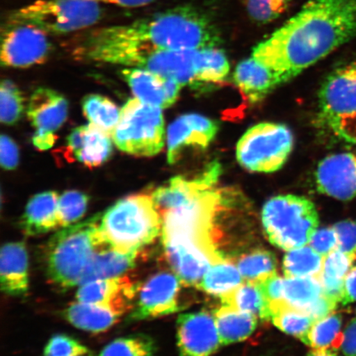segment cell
<instances>
[{
  "label": "cell",
  "instance_id": "cell-1",
  "mask_svg": "<svg viewBox=\"0 0 356 356\" xmlns=\"http://www.w3.org/2000/svg\"><path fill=\"white\" fill-rule=\"evenodd\" d=\"M220 33L194 7L178 6L122 25L89 31L75 43L80 60L128 66L136 57L155 51L217 48Z\"/></svg>",
  "mask_w": 356,
  "mask_h": 356
},
{
  "label": "cell",
  "instance_id": "cell-2",
  "mask_svg": "<svg viewBox=\"0 0 356 356\" xmlns=\"http://www.w3.org/2000/svg\"><path fill=\"white\" fill-rule=\"evenodd\" d=\"M355 38L356 0H308L296 15L257 44L252 57L282 84Z\"/></svg>",
  "mask_w": 356,
  "mask_h": 356
},
{
  "label": "cell",
  "instance_id": "cell-3",
  "mask_svg": "<svg viewBox=\"0 0 356 356\" xmlns=\"http://www.w3.org/2000/svg\"><path fill=\"white\" fill-rule=\"evenodd\" d=\"M102 213L61 228L49 239L44 250L47 278L58 288L79 286L84 271L105 242L100 230Z\"/></svg>",
  "mask_w": 356,
  "mask_h": 356
},
{
  "label": "cell",
  "instance_id": "cell-4",
  "mask_svg": "<svg viewBox=\"0 0 356 356\" xmlns=\"http://www.w3.org/2000/svg\"><path fill=\"white\" fill-rule=\"evenodd\" d=\"M128 66L151 71L199 92L219 86L229 72L228 59L218 48L155 51L136 57Z\"/></svg>",
  "mask_w": 356,
  "mask_h": 356
},
{
  "label": "cell",
  "instance_id": "cell-5",
  "mask_svg": "<svg viewBox=\"0 0 356 356\" xmlns=\"http://www.w3.org/2000/svg\"><path fill=\"white\" fill-rule=\"evenodd\" d=\"M163 220L150 195L118 200L104 213L100 230L105 241L123 252H141L162 233Z\"/></svg>",
  "mask_w": 356,
  "mask_h": 356
},
{
  "label": "cell",
  "instance_id": "cell-6",
  "mask_svg": "<svg viewBox=\"0 0 356 356\" xmlns=\"http://www.w3.org/2000/svg\"><path fill=\"white\" fill-rule=\"evenodd\" d=\"M261 221L269 241L283 250L306 246L319 225L314 204L296 195H280L267 200Z\"/></svg>",
  "mask_w": 356,
  "mask_h": 356
},
{
  "label": "cell",
  "instance_id": "cell-7",
  "mask_svg": "<svg viewBox=\"0 0 356 356\" xmlns=\"http://www.w3.org/2000/svg\"><path fill=\"white\" fill-rule=\"evenodd\" d=\"M93 0H37L13 10L6 24L34 26L48 35H66L95 26L104 16Z\"/></svg>",
  "mask_w": 356,
  "mask_h": 356
},
{
  "label": "cell",
  "instance_id": "cell-8",
  "mask_svg": "<svg viewBox=\"0 0 356 356\" xmlns=\"http://www.w3.org/2000/svg\"><path fill=\"white\" fill-rule=\"evenodd\" d=\"M111 138L124 153L142 157L159 154L165 141L162 109L137 99L128 100Z\"/></svg>",
  "mask_w": 356,
  "mask_h": 356
},
{
  "label": "cell",
  "instance_id": "cell-9",
  "mask_svg": "<svg viewBox=\"0 0 356 356\" xmlns=\"http://www.w3.org/2000/svg\"><path fill=\"white\" fill-rule=\"evenodd\" d=\"M293 145L292 133L284 124L260 123L249 128L240 138L236 157L248 171L274 172L286 163Z\"/></svg>",
  "mask_w": 356,
  "mask_h": 356
},
{
  "label": "cell",
  "instance_id": "cell-10",
  "mask_svg": "<svg viewBox=\"0 0 356 356\" xmlns=\"http://www.w3.org/2000/svg\"><path fill=\"white\" fill-rule=\"evenodd\" d=\"M51 51L49 35L34 26L6 24L2 34L1 65L29 68L46 62Z\"/></svg>",
  "mask_w": 356,
  "mask_h": 356
},
{
  "label": "cell",
  "instance_id": "cell-11",
  "mask_svg": "<svg viewBox=\"0 0 356 356\" xmlns=\"http://www.w3.org/2000/svg\"><path fill=\"white\" fill-rule=\"evenodd\" d=\"M181 286L184 284L175 273L162 271L152 275L140 287L127 322L144 321L180 311Z\"/></svg>",
  "mask_w": 356,
  "mask_h": 356
},
{
  "label": "cell",
  "instance_id": "cell-12",
  "mask_svg": "<svg viewBox=\"0 0 356 356\" xmlns=\"http://www.w3.org/2000/svg\"><path fill=\"white\" fill-rule=\"evenodd\" d=\"M164 254L185 286L198 288L204 275L218 262L226 260L219 251L175 238H162Z\"/></svg>",
  "mask_w": 356,
  "mask_h": 356
},
{
  "label": "cell",
  "instance_id": "cell-13",
  "mask_svg": "<svg viewBox=\"0 0 356 356\" xmlns=\"http://www.w3.org/2000/svg\"><path fill=\"white\" fill-rule=\"evenodd\" d=\"M68 102L60 93L51 88H39L29 102V119L35 128L33 145L39 150H47L55 145V133L66 121Z\"/></svg>",
  "mask_w": 356,
  "mask_h": 356
},
{
  "label": "cell",
  "instance_id": "cell-14",
  "mask_svg": "<svg viewBox=\"0 0 356 356\" xmlns=\"http://www.w3.org/2000/svg\"><path fill=\"white\" fill-rule=\"evenodd\" d=\"M318 99L320 117L328 128L356 113V60L328 75L320 89Z\"/></svg>",
  "mask_w": 356,
  "mask_h": 356
},
{
  "label": "cell",
  "instance_id": "cell-15",
  "mask_svg": "<svg viewBox=\"0 0 356 356\" xmlns=\"http://www.w3.org/2000/svg\"><path fill=\"white\" fill-rule=\"evenodd\" d=\"M177 323L179 356H211L221 346L215 317L208 312L181 314Z\"/></svg>",
  "mask_w": 356,
  "mask_h": 356
},
{
  "label": "cell",
  "instance_id": "cell-16",
  "mask_svg": "<svg viewBox=\"0 0 356 356\" xmlns=\"http://www.w3.org/2000/svg\"><path fill=\"white\" fill-rule=\"evenodd\" d=\"M218 124L199 114H186L177 118L167 134L168 162L175 164L186 149H207L215 139Z\"/></svg>",
  "mask_w": 356,
  "mask_h": 356
},
{
  "label": "cell",
  "instance_id": "cell-17",
  "mask_svg": "<svg viewBox=\"0 0 356 356\" xmlns=\"http://www.w3.org/2000/svg\"><path fill=\"white\" fill-rule=\"evenodd\" d=\"M319 193L340 200L356 197V151L327 156L315 172Z\"/></svg>",
  "mask_w": 356,
  "mask_h": 356
},
{
  "label": "cell",
  "instance_id": "cell-18",
  "mask_svg": "<svg viewBox=\"0 0 356 356\" xmlns=\"http://www.w3.org/2000/svg\"><path fill=\"white\" fill-rule=\"evenodd\" d=\"M139 289V284L132 278L122 275L82 284L76 293V300L106 307L123 316L132 310Z\"/></svg>",
  "mask_w": 356,
  "mask_h": 356
},
{
  "label": "cell",
  "instance_id": "cell-19",
  "mask_svg": "<svg viewBox=\"0 0 356 356\" xmlns=\"http://www.w3.org/2000/svg\"><path fill=\"white\" fill-rule=\"evenodd\" d=\"M221 172V166L215 162L202 176L195 179L189 180L181 177L172 178L165 185L159 186L151 193L156 209L162 216L168 211L184 206L203 191L216 186Z\"/></svg>",
  "mask_w": 356,
  "mask_h": 356
},
{
  "label": "cell",
  "instance_id": "cell-20",
  "mask_svg": "<svg viewBox=\"0 0 356 356\" xmlns=\"http://www.w3.org/2000/svg\"><path fill=\"white\" fill-rule=\"evenodd\" d=\"M124 80L131 88L136 99L156 108L165 109L175 104L181 86L175 80L141 69H124L122 71Z\"/></svg>",
  "mask_w": 356,
  "mask_h": 356
},
{
  "label": "cell",
  "instance_id": "cell-21",
  "mask_svg": "<svg viewBox=\"0 0 356 356\" xmlns=\"http://www.w3.org/2000/svg\"><path fill=\"white\" fill-rule=\"evenodd\" d=\"M109 134L92 124L79 127L67 137L66 154L88 168L102 165L113 152Z\"/></svg>",
  "mask_w": 356,
  "mask_h": 356
},
{
  "label": "cell",
  "instance_id": "cell-22",
  "mask_svg": "<svg viewBox=\"0 0 356 356\" xmlns=\"http://www.w3.org/2000/svg\"><path fill=\"white\" fill-rule=\"evenodd\" d=\"M0 284L7 296H22L29 291V256L24 243L3 245L0 253Z\"/></svg>",
  "mask_w": 356,
  "mask_h": 356
},
{
  "label": "cell",
  "instance_id": "cell-23",
  "mask_svg": "<svg viewBox=\"0 0 356 356\" xmlns=\"http://www.w3.org/2000/svg\"><path fill=\"white\" fill-rule=\"evenodd\" d=\"M56 191H44L34 195L26 204L20 220V228L26 236H38L59 228Z\"/></svg>",
  "mask_w": 356,
  "mask_h": 356
},
{
  "label": "cell",
  "instance_id": "cell-24",
  "mask_svg": "<svg viewBox=\"0 0 356 356\" xmlns=\"http://www.w3.org/2000/svg\"><path fill=\"white\" fill-rule=\"evenodd\" d=\"M140 252L118 251L105 241L97 249L84 271L79 286L92 280L122 275L136 266Z\"/></svg>",
  "mask_w": 356,
  "mask_h": 356
},
{
  "label": "cell",
  "instance_id": "cell-25",
  "mask_svg": "<svg viewBox=\"0 0 356 356\" xmlns=\"http://www.w3.org/2000/svg\"><path fill=\"white\" fill-rule=\"evenodd\" d=\"M234 79L244 95L252 102L264 99L275 87L280 86L274 74L252 56L237 66Z\"/></svg>",
  "mask_w": 356,
  "mask_h": 356
},
{
  "label": "cell",
  "instance_id": "cell-26",
  "mask_svg": "<svg viewBox=\"0 0 356 356\" xmlns=\"http://www.w3.org/2000/svg\"><path fill=\"white\" fill-rule=\"evenodd\" d=\"M62 317L81 330L99 333L108 330L122 316L104 306L77 301L62 312Z\"/></svg>",
  "mask_w": 356,
  "mask_h": 356
},
{
  "label": "cell",
  "instance_id": "cell-27",
  "mask_svg": "<svg viewBox=\"0 0 356 356\" xmlns=\"http://www.w3.org/2000/svg\"><path fill=\"white\" fill-rule=\"evenodd\" d=\"M221 346L248 339L256 330L257 318L228 305H222L213 314Z\"/></svg>",
  "mask_w": 356,
  "mask_h": 356
},
{
  "label": "cell",
  "instance_id": "cell-28",
  "mask_svg": "<svg viewBox=\"0 0 356 356\" xmlns=\"http://www.w3.org/2000/svg\"><path fill=\"white\" fill-rule=\"evenodd\" d=\"M268 309L269 320L275 326L289 335L299 338L305 343L310 329L315 323L314 319L284 300L269 302Z\"/></svg>",
  "mask_w": 356,
  "mask_h": 356
},
{
  "label": "cell",
  "instance_id": "cell-29",
  "mask_svg": "<svg viewBox=\"0 0 356 356\" xmlns=\"http://www.w3.org/2000/svg\"><path fill=\"white\" fill-rule=\"evenodd\" d=\"M222 304L255 316L257 318L269 320L268 302L256 282H245L234 291L220 298Z\"/></svg>",
  "mask_w": 356,
  "mask_h": 356
},
{
  "label": "cell",
  "instance_id": "cell-30",
  "mask_svg": "<svg viewBox=\"0 0 356 356\" xmlns=\"http://www.w3.org/2000/svg\"><path fill=\"white\" fill-rule=\"evenodd\" d=\"M243 280L237 266L225 260L211 267L198 288L211 296L221 298L243 284Z\"/></svg>",
  "mask_w": 356,
  "mask_h": 356
},
{
  "label": "cell",
  "instance_id": "cell-31",
  "mask_svg": "<svg viewBox=\"0 0 356 356\" xmlns=\"http://www.w3.org/2000/svg\"><path fill=\"white\" fill-rule=\"evenodd\" d=\"M324 257L310 246L289 251L284 257L283 271L286 277H318L321 274Z\"/></svg>",
  "mask_w": 356,
  "mask_h": 356
},
{
  "label": "cell",
  "instance_id": "cell-32",
  "mask_svg": "<svg viewBox=\"0 0 356 356\" xmlns=\"http://www.w3.org/2000/svg\"><path fill=\"white\" fill-rule=\"evenodd\" d=\"M83 111L89 122L113 136L121 115V110L108 97L90 95L83 100Z\"/></svg>",
  "mask_w": 356,
  "mask_h": 356
},
{
  "label": "cell",
  "instance_id": "cell-33",
  "mask_svg": "<svg viewBox=\"0 0 356 356\" xmlns=\"http://www.w3.org/2000/svg\"><path fill=\"white\" fill-rule=\"evenodd\" d=\"M342 318L340 314H331L315 322L311 327L305 345L312 349H337L341 346Z\"/></svg>",
  "mask_w": 356,
  "mask_h": 356
},
{
  "label": "cell",
  "instance_id": "cell-34",
  "mask_svg": "<svg viewBox=\"0 0 356 356\" xmlns=\"http://www.w3.org/2000/svg\"><path fill=\"white\" fill-rule=\"evenodd\" d=\"M323 286L318 277H286L284 300L300 310L323 295Z\"/></svg>",
  "mask_w": 356,
  "mask_h": 356
},
{
  "label": "cell",
  "instance_id": "cell-35",
  "mask_svg": "<svg viewBox=\"0 0 356 356\" xmlns=\"http://www.w3.org/2000/svg\"><path fill=\"white\" fill-rule=\"evenodd\" d=\"M277 258L273 252L256 250L240 257L237 267L247 282H258L277 273Z\"/></svg>",
  "mask_w": 356,
  "mask_h": 356
},
{
  "label": "cell",
  "instance_id": "cell-36",
  "mask_svg": "<svg viewBox=\"0 0 356 356\" xmlns=\"http://www.w3.org/2000/svg\"><path fill=\"white\" fill-rule=\"evenodd\" d=\"M99 356H157V347L152 337L136 334L111 341Z\"/></svg>",
  "mask_w": 356,
  "mask_h": 356
},
{
  "label": "cell",
  "instance_id": "cell-37",
  "mask_svg": "<svg viewBox=\"0 0 356 356\" xmlns=\"http://www.w3.org/2000/svg\"><path fill=\"white\" fill-rule=\"evenodd\" d=\"M89 197L78 191H65L58 200L57 216L59 228L75 224L86 213Z\"/></svg>",
  "mask_w": 356,
  "mask_h": 356
},
{
  "label": "cell",
  "instance_id": "cell-38",
  "mask_svg": "<svg viewBox=\"0 0 356 356\" xmlns=\"http://www.w3.org/2000/svg\"><path fill=\"white\" fill-rule=\"evenodd\" d=\"M24 111V99L19 88L10 80H3L0 90V113L2 123L8 126L15 124L19 121Z\"/></svg>",
  "mask_w": 356,
  "mask_h": 356
},
{
  "label": "cell",
  "instance_id": "cell-39",
  "mask_svg": "<svg viewBox=\"0 0 356 356\" xmlns=\"http://www.w3.org/2000/svg\"><path fill=\"white\" fill-rule=\"evenodd\" d=\"M291 0H246L248 15L259 24H265L282 16Z\"/></svg>",
  "mask_w": 356,
  "mask_h": 356
},
{
  "label": "cell",
  "instance_id": "cell-40",
  "mask_svg": "<svg viewBox=\"0 0 356 356\" xmlns=\"http://www.w3.org/2000/svg\"><path fill=\"white\" fill-rule=\"evenodd\" d=\"M354 261L353 257L336 249L324 257L321 275L329 278L345 280L353 269Z\"/></svg>",
  "mask_w": 356,
  "mask_h": 356
},
{
  "label": "cell",
  "instance_id": "cell-41",
  "mask_svg": "<svg viewBox=\"0 0 356 356\" xmlns=\"http://www.w3.org/2000/svg\"><path fill=\"white\" fill-rule=\"evenodd\" d=\"M74 338L65 335H57L51 338L44 347L43 356H74L88 350Z\"/></svg>",
  "mask_w": 356,
  "mask_h": 356
},
{
  "label": "cell",
  "instance_id": "cell-42",
  "mask_svg": "<svg viewBox=\"0 0 356 356\" xmlns=\"http://www.w3.org/2000/svg\"><path fill=\"white\" fill-rule=\"evenodd\" d=\"M336 230L338 245L337 250L356 260V220H346L333 225Z\"/></svg>",
  "mask_w": 356,
  "mask_h": 356
},
{
  "label": "cell",
  "instance_id": "cell-43",
  "mask_svg": "<svg viewBox=\"0 0 356 356\" xmlns=\"http://www.w3.org/2000/svg\"><path fill=\"white\" fill-rule=\"evenodd\" d=\"M337 245V234L333 226L318 229L309 241V246L324 257L335 251Z\"/></svg>",
  "mask_w": 356,
  "mask_h": 356
},
{
  "label": "cell",
  "instance_id": "cell-44",
  "mask_svg": "<svg viewBox=\"0 0 356 356\" xmlns=\"http://www.w3.org/2000/svg\"><path fill=\"white\" fill-rule=\"evenodd\" d=\"M261 289L267 302H273L284 300V279L277 273L256 282Z\"/></svg>",
  "mask_w": 356,
  "mask_h": 356
},
{
  "label": "cell",
  "instance_id": "cell-45",
  "mask_svg": "<svg viewBox=\"0 0 356 356\" xmlns=\"http://www.w3.org/2000/svg\"><path fill=\"white\" fill-rule=\"evenodd\" d=\"M1 165L6 170H13L19 163V147L10 137L3 135L0 140Z\"/></svg>",
  "mask_w": 356,
  "mask_h": 356
},
{
  "label": "cell",
  "instance_id": "cell-46",
  "mask_svg": "<svg viewBox=\"0 0 356 356\" xmlns=\"http://www.w3.org/2000/svg\"><path fill=\"white\" fill-rule=\"evenodd\" d=\"M329 129L339 139L356 145V113L341 118Z\"/></svg>",
  "mask_w": 356,
  "mask_h": 356
},
{
  "label": "cell",
  "instance_id": "cell-47",
  "mask_svg": "<svg viewBox=\"0 0 356 356\" xmlns=\"http://www.w3.org/2000/svg\"><path fill=\"white\" fill-rule=\"evenodd\" d=\"M337 304L336 302L328 299L323 293L318 299L312 302L311 305L307 306L306 308L302 309L305 313L309 315L310 317L315 320V322L321 320L327 316L332 314V312L336 309Z\"/></svg>",
  "mask_w": 356,
  "mask_h": 356
},
{
  "label": "cell",
  "instance_id": "cell-48",
  "mask_svg": "<svg viewBox=\"0 0 356 356\" xmlns=\"http://www.w3.org/2000/svg\"><path fill=\"white\" fill-rule=\"evenodd\" d=\"M318 279L322 284L323 295L337 304H341L345 293V280L329 278L321 274Z\"/></svg>",
  "mask_w": 356,
  "mask_h": 356
},
{
  "label": "cell",
  "instance_id": "cell-49",
  "mask_svg": "<svg viewBox=\"0 0 356 356\" xmlns=\"http://www.w3.org/2000/svg\"><path fill=\"white\" fill-rule=\"evenodd\" d=\"M341 346L346 356H356V318L347 325Z\"/></svg>",
  "mask_w": 356,
  "mask_h": 356
},
{
  "label": "cell",
  "instance_id": "cell-50",
  "mask_svg": "<svg viewBox=\"0 0 356 356\" xmlns=\"http://www.w3.org/2000/svg\"><path fill=\"white\" fill-rule=\"evenodd\" d=\"M356 302V266L350 270L345 279V293L342 305Z\"/></svg>",
  "mask_w": 356,
  "mask_h": 356
},
{
  "label": "cell",
  "instance_id": "cell-51",
  "mask_svg": "<svg viewBox=\"0 0 356 356\" xmlns=\"http://www.w3.org/2000/svg\"><path fill=\"white\" fill-rule=\"evenodd\" d=\"M100 3L114 4L123 8H140L149 6L157 0H93Z\"/></svg>",
  "mask_w": 356,
  "mask_h": 356
},
{
  "label": "cell",
  "instance_id": "cell-52",
  "mask_svg": "<svg viewBox=\"0 0 356 356\" xmlns=\"http://www.w3.org/2000/svg\"><path fill=\"white\" fill-rule=\"evenodd\" d=\"M307 356H338L336 350L333 349H313Z\"/></svg>",
  "mask_w": 356,
  "mask_h": 356
},
{
  "label": "cell",
  "instance_id": "cell-53",
  "mask_svg": "<svg viewBox=\"0 0 356 356\" xmlns=\"http://www.w3.org/2000/svg\"><path fill=\"white\" fill-rule=\"evenodd\" d=\"M74 356H95V355H93V353H92V351L88 349V350L84 351V353H83L75 355Z\"/></svg>",
  "mask_w": 356,
  "mask_h": 356
}]
</instances>
